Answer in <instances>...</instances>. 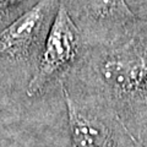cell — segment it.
I'll return each instance as SVG.
<instances>
[{
	"label": "cell",
	"mask_w": 147,
	"mask_h": 147,
	"mask_svg": "<svg viewBox=\"0 0 147 147\" xmlns=\"http://www.w3.org/2000/svg\"><path fill=\"white\" fill-rule=\"evenodd\" d=\"M85 44L81 31L60 1L36 70L27 84V96L33 97L38 94L47 85L70 70L77 61Z\"/></svg>",
	"instance_id": "cell-1"
},
{
	"label": "cell",
	"mask_w": 147,
	"mask_h": 147,
	"mask_svg": "<svg viewBox=\"0 0 147 147\" xmlns=\"http://www.w3.org/2000/svg\"><path fill=\"white\" fill-rule=\"evenodd\" d=\"M60 0H39L0 31V57L10 61L39 59Z\"/></svg>",
	"instance_id": "cell-2"
},
{
	"label": "cell",
	"mask_w": 147,
	"mask_h": 147,
	"mask_svg": "<svg viewBox=\"0 0 147 147\" xmlns=\"http://www.w3.org/2000/svg\"><path fill=\"white\" fill-rule=\"evenodd\" d=\"M79 27L85 43L103 39L114 43L129 27L137 22V16L127 0H60Z\"/></svg>",
	"instance_id": "cell-3"
},
{
	"label": "cell",
	"mask_w": 147,
	"mask_h": 147,
	"mask_svg": "<svg viewBox=\"0 0 147 147\" xmlns=\"http://www.w3.org/2000/svg\"><path fill=\"white\" fill-rule=\"evenodd\" d=\"M100 75L123 99H147V47L131 42L110 50L100 63Z\"/></svg>",
	"instance_id": "cell-4"
},
{
	"label": "cell",
	"mask_w": 147,
	"mask_h": 147,
	"mask_svg": "<svg viewBox=\"0 0 147 147\" xmlns=\"http://www.w3.org/2000/svg\"><path fill=\"white\" fill-rule=\"evenodd\" d=\"M60 87L66 104L72 147H114V132L108 124L91 115L71 97L65 82Z\"/></svg>",
	"instance_id": "cell-5"
},
{
	"label": "cell",
	"mask_w": 147,
	"mask_h": 147,
	"mask_svg": "<svg viewBox=\"0 0 147 147\" xmlns=\"http://www.w3.org/2000/svg\"><path fill=\"white\" fill-rule=\"evenodd\" d=\"M118 121H119V124H120V126L123 127V130L125 131V132H126V135L129 136V140H130V142L132 144V146H134V147H146V146H145L144 144H142V142H141L139 139H136V136H135L134 134H132V132H131L130 130H129L127 126H126L125 124H124V123H123L119 118H118Z\"/></svg>",
	"instance_id": "cell-6"
}]
</instances>
